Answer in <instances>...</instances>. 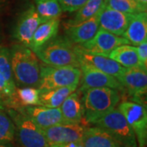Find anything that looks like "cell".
Instances as JSON below:
<instances>
[{"instance_id":"6da1fadb","label":"cell","mask_w":147,"mask_h":147,"mask_svg":"<svg viewBox=\"0 0 147 147\" xmlns=\"http://www.w3.org/2000/svg\"><path fill=\"white\" fill-rule=\"evenodd\" d=\"M11 65L14 81L26 87H38L40 65L35 53L23 45H15L10 51Z\"/></svg>"},{"instance_id":"7a4b0ae2","label":"cell","mask_w":147,"mask_h":147,"mask_svg":"<svg viewBox=\"0 0 147 147\" xmlns=\"http://www.w3.org/2000/svg\"><path fill=\"white\" fill-rule=\"evenodd\" d=\"M82 105L85 120L92 123L108 112L116 108L120 100L118 91L110 88H89L83 92Z\"/></svg>"},{"instance_id":"3957f363","label":"cell","mask_w":147,"mask_h":147,"mask_svg":"<svg viewBox=\"0 0 147 147\" xmlns=\"http://www.w3.org/2000/svg\"><path fill=\"white\" fill-rule=\"evenodd\" d=\"M37 57L50 66L79 67V61L74 47L68 38H57L35 52Z\"/></svg>"},{"instance_id":"277c9868","label":"cell","mask_w":147,"mask_h":147,"mask_svg":"<svg viewBox=\"0 0 147 147\" xmlns=\"http://www.w3.org/2000/svg\"><path fill=\"white\" fill-rule=\"evenodd\" d=\"M92 124L107 131L123 147H137L136 136L119 109L115 108Z\"/></svg>"},{"instance_id":"5b68a950","label":"cell","mask_w":147,"mask_h":147,"mask_svg":"<svg viewBox=\"0 0 147 147\" xmlns=\"http://www.w3.org/2000/svg\"><path fill=\"white\" fill-rule=\"evenodd\" d=\"M81 70L75 66H41L40 79L37 88L40 93L54 88L79 84Z\"/></svg>"},{"instance_id":"8992f818","label":"cell","mask_w":147,"mask_h":147,"mask_svg":"<svg viewBox=\"0 0 147 147\" xmlns=\"http://www.w3.org/2000/svg\"><path fill=\"white\" fill-rule=\"evenodd\" d=\"M7 114L13 121L16 134L23 147H49L43 129L36 125L24 113L8 109Z\"/></svg>"},{"instance_id":"52a82bcc","label":"cell","mask_w":147,"mask_h":147,"mask_svg":"<svg viewBox=\"0 0 147 147\" xmlns=\"http://www.w3.org/2000/svg\"><path fill=\"white\" fill-rule=\"evenodd\" d=\"M134 132L137 147H146L147 142V111L146 106L132 101H124L118 108Z\"/></svg>"},{"instance_id":"ba28073f","label":"cell","mask_w":147,"mask_h":147,"mask_svg":"<svg viewBox=\"0 0 147 147\" xmlns=\"http://www.w3.org/2000/svg\"><path fill=\"white\" fill-rule=\"evenodd\" d=\"M146 69L141 67L124 68L117 80L123 88H125L128 95L136 103L142 104L144 96L147 91Z\"/></svg>"},{"instance_id":"9c48e42d","label":"cell","mask_w":147,"mask_h":147,"mask_svg":"<svg viewBox=\"0 0 147 147\" xmlns=\"http://www.w3.org/2000/svg\"><path fill=\"white\" fill-rule=\"evenodd\" d=\"M79 69L81 70V87L79 89L80 92L96 88H110L117 91L123 89L120 83L116 78L91 65L80 63Z\"/></svg>"},{"instance_id":"30bf717a","label":"cell","mask_w":147,"mask_h":147,"mask_svg":"<svg viewBox=\"0 0 147 147\" xmlns=\"http://www.w3.org/2000/svg\"><path fill=\"white\" fill-rule=\"evenodd\" d=\"M124 44H129L126 38L111 34L99 27L92 39L79 46L85 52L107 57L115 48Z\"/></svg>"},{"instance_id":"8fae6325","label":"cell","mask_w":147,"mask_h":147,"mask_svg":"<svg viewBox=\"0 0 147 147\" xmlns=\"http://www.w3.org/2000/svg\"><path fill=\"white\" fill-rule=\"evenodd\" d=\"M133 14L114 10L103 4L98 12L99 27L118 36H122L126 30Z\"/></svg>"},{"instance_id":"7c38bea8","label":"cell","mask_w":147,"mask_h":147,"mask_svg":"<svg viewBox=\"0 0 147 147\" xmlns=\"http://www.w3.org/2000/svg\"><path fill=\"white\" fill-rule=\"evenodd\" d=\"M42 22V18L38 14L35 7L31 6L22 13L16 24L13 36L21 45L30 48L33 35Z\"/></svg>"},{"instance_id":"4fadbf2b","label":"cell","mask_w":147,"mask_h":147,"mask_svg":"<svg viewBox=\"0 0 147 147\" xmlns=\"http://www.w3.org/2000/svg\"><path fill=\"white\" fill-rule=\"evenodd\" d=\"M79 64L84 63L118 79L124 67L106 56L85 52L79 46L74 47Z\"/></svg>"},{"instance_id":"5bb4252c","label":"cell","mask_w":147,"mask_h":147,"mask_svg":"<svg viewBox=\"0 0 147 147\" xmlns=\"http://www.w3.org/2000/svg\"><path fill=\"white\" fill-rule=\"evenodd\" d=\"M86 127L80 124L61 123L43 129L49 146L80 142Z\"/></svg>"},{"instance_id":"9a60e30c","label":"cell","mask_w":147,"mask_h":147,"mask_svg":"<svg viewBox=\"0 0 147 147\" xmlns=\"http://www.w3.org/2000/svg\"><path fill=\"white\" fill-rule=\"evenodd\" d=\"M17 111L26 115L42 129L64 123L60 108H48L42 105H32L23 107Z\"/></svg>"},{"instance_id":"2e32d148","label":"cell","mask_w":147,"mask_h":147,"mask_svg":"<svg viewBox=\"0 0 147 147\" xmlns=\"http://www.w3.org/2000/svg\"><path fill=\"white\" fill-rule=\"evenodd\" d=\"M99 29L98 13L88 20L79 23L65 24V32L67 38L73 43L81 45L92 39Z\"/></svg>"},{"instance_id":"e0dca14e","label":"cell","mask_w":147,"mask_h":147,"mask_svg":"<svg viewBox=\"0 0 147 147\" xmlns=\"http://www.w3.org/2000/svg\"><path fill=\"white\" fill-rule=\"evenodd\" d=\"M122 36L128 40L129 43L136 46L147 40L146 11L133 14Z\"/></svg>"},{"instance_id":"ac0fdd59","label":"cell","mask_w":147,"mask_h":147,"mask_svg":"<svg viewBox=\"0 0 147 147\" xmlns=\"http://www.w3.org/2000/svg\"><path fill=\"white\" fill-rule=\"evenodd\" d=\"M59 18H54L42 21L38 26L33 35L30 47L34 53L38 51L57 37L59 30Z\"/></svg>"},{"instance_id":"d6986e66","label":"cell","mask_w":147,"mask_h":147,"mask_svg":"<svg viewBox=\"0 0 147 147\" xmlns=\"http://www.w3.org/2000/svg\"><path fill=\"white\" fill-rule=\"evenodd\" d=\"M81 142L84 147H121L108 131L96 126L85 128Z\"/></svg>"},{"instance_id":"ffe728a7","label":"cell","mask_w":147,"mask_h":147,"mask_svg":"<svg viewBox=\"0 0 147 147\" xmlns=\"http://www.w3.org/2000/svg\"><path fill=\"white\" fill-rule=\"evenodd\" d=\"M59 108L61 112L64 123L79 124L84 118L83 105L78 92H74L71 93Z\"/></svg>"},{"instance_id":"44dd1931","label":"cell","mask_w":147,"mask_h":147,"mask_svg":"<svg viewBox=\"0 0 147 147\" xmlns=\"http://www.w3.org/2000/svg\"><path fill=\"white\" fill-rule=\"evenodd\" d=\"M107 57L115 61L116 62H118L124 68H142L138 58L137 47L128 44H124L117 47L112 52H110Z\"/></svg>"},{"instance_id":"7402d4cb","label":"cell","mask_w":147,"mask_h":147,"mask_svg":"<svg viewBox=\"0 0 147 147\" xmlns=\"http://www.w3.org/2000/svg\"><path fill=\"white\" fill-rule=\"evenodd\" d=\"M78 85L79 84H73L41 92L39 95L40 105L48 108H59L64 100L71 93L75 92Z\"/></svg>"},{"instance_id":"603a6c76","label":"cell","mask_w":147,"mask_h":147,"mask_svg":"<svg viewBox=\"0 0 147 147\" xmlns=\"http://www.w3.org/2000/svg\"><path fill=\"white\" fill-rule=\"evenodd\" d=\"M35 9L42 21L59 18L62 12L58 0H36Z\"/></svg>"},{"instance_id":"cb8c5ba5","label":"cell","mask_w":147,"mask_h":147,"mask_svg":"<svg viewBox=\"0 0 147 147\" xmlns=\"http://www.w3.org/2000/svg\"><path fill=\"white\" fill-rule=\"evenodd\" d=\"M104 3L114 10L127 14H136L146 11V7L137 0H105Z\"/></svg>"},{"instance_id":"d4e9b609","label":"cell","mask_w":147,"mask_h":147,"mask_svg":"<svg viewBox=\"0 0 147 147\" xmlns=\"http://www.w3.org/2000/svg\"><path fill=\"white\" fill-rule=\"evenodd\" d=\"M105 0H88L80 9L77 11V13L74 19L67 21L69 23H79L88 20L89 18L96 16L104 4Z\"/></svg>"},{"instance_id":"484cf974","label":"cell","mask_w":147,"mask_h":147,"mask_svg":"<svg viewBox=\"0 0 147 147\" xmlns=\"http://www.w3.org/2000/svg\"><path fill=\"white\" fill-rule=\"evenodd\" d=\"M16 136L13 121L4 110H0V143H11Z\"/></svg>"},{"instance_id":"4316f807","label":"cell","mask_w":147,"mask_h":147,"mask_svg":"<svg viewBox=\"0 0 147 147\" xmlns=\"http://www.w3.org/2000/svg\"><path fill=\"white\" fill-rule=\"evenodd\" d=\"M0 74L4 77L7 84L16 89V84L13 79L10 60V51L7 48H0Z\"/></svg>"},{"instance_id":"83f0119b","label":"cell","mask_w":147,"mask_h":147,"mask_svg":"<svg viewBox=\"0 0 147 147\" xmlns=\"http://www.w3.org/2000/svg\"><path fill=\"white\" fill-rule=\"evenodd\" d=\"M88 0H58L62 11H77L86 3Z\"/></svg>"},{"instance_id":"f1b7e54d","label":"cell","mask_w":147,"mask_h":147,"mask_svg":"<svg viewBox=\"0 0 147 147\" xmlns=\"http://www.w3.org/2000/svg\"><path fill=\"white\" fill-rule=\"evenodd\" d=\"M16 89L12 88L9 84H7V80L4 79V77L0 74V96L3 99V103L4 100H7L12 96Z\"/></svg>"},{"instance_id":"f546056e","label":"cell","mask_w":147,"mask_h":147,"mask_svg":"<svg viewBox=\"0 0 147 147\" xmlns=\"http://www.w3.org/2000/svg\"><path fill=\"white\" fill-rule=\"evenodd\" d=\"M137 47L138 58L142 67L145 69L147 68V40L142 42Z\"/></svg>"},{"instance_id":"4dcf8cb0","label":"cell","mask_w":147,"mask_h":147,"mask_svg":"<svg viewBox=\"0 0 147 147\" xmlns=\"http://www.w3.org/2000/svg\"><path fill=\"white\" fill-rule=\"evenodd\" d=\"M49 147H84V146L80 141V142H69V143L60 144V145H53V146H49Z\"/></svg>"},{"instance_id":"1f68e13d","label":"cell","mask_w":147,"mask_h":147,"mask_svg":"<svg viewBox=\"0 0 147 147\" xmlns=\"http://www.w3.org/2000/svg\"><path fill=\"white\" fill-rule=\"evenodd\" d=\"M0 110H5V105L3 103V99L0 96Z\"/></svg>"},{"instance_id":"d6a6232c","label":"cell","mask_w":147,"mask_h":147,"mask_svg":"<svg viewBox=\"0 0 147 147\" xmlns=\"http://www.w3.org/2000/svg\"><path fill=\"white\" fill-rule=\"evenodd\" d=\"M0 147H12L11 143H0Z\"/></svg>"},{"instance_id":"836d02e7","label":"cell","mask_w":147,"mask_h":147,"mask_svg":"<svg viewBox=\"0 0 147 147\" xmlns=\"http://www.w3.org/2000/svg\"><path fill=\"white\" fill-rule=\"evenodd\" d=\"M121 147H122V146H121Z\"/></svg>"}]
</instances>
